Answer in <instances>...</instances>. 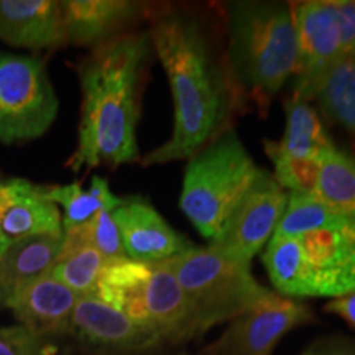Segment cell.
Returning a JSON list of instances; mask_svg holds the SVG:
<instances>
[{
  "instance_id": "cell-1",
  "label": "cell",
  "mask_w": 355,
  "mask_h": 355,
  "mask_svg": "<svg viewBox=\"0 0 355 355\" xmlns=\"http://www.w3.org/2000/svg\"><path fill=\"white\" fill-rule=\"evenodd\" d=\"M148 35L170 83L175 123L170 140L146 155L144 166L193 158L227 130L234 107V83L199 20L184 12L162 13Z\"/></svg>"
},
{
  "instance_id": "cell-2",
  "label": "cell",
  "mask_w": 355,
  "mask_h": 355,
  "mask_svg": "<svg viewBox=\"0 0 355 355\" xmlns=\"http://www.w3.org/2000/svg\"><path fill=\"white\" fill-rule=\"evenodd\" d=\"M148 32L122 33L94 46L79 64L83 107L71 170L121 166L139 159L137 123L146 68Z\"/></svg>"
},
{
  "instance_id": "cell-3",
  "label": "cell",
  "mask_w": 355,
  "mask_h": 355,
  "mask_svg": "<svg viewBox=\"0 0 355 355\" xmlns=\"http://www.w3.org/2000/svg\"><path fill=\"white\" fill-rule=\"evenodd\" d=\"M225 10L230 79L265 109L298 66L293 6L229 2Z\"/></svg>"
},
{
  "instance_id": "cell-4",
  "label": "cell",
  "mask_w": 355,
  "mask_h": 355,
  "mask_svg": "<svg viewBox=\"0 0 355 355\" xmlns=\"http://www.w3.org/2000/svg\"><path fill=\"white\" fill-rule=\"evenodd\" d=\"M260 173L237 133L222 132L189 158L181 209L202 237L214 242Z\"/></svg>"
},
{
  "instance_id": "cell-5",
  "label": "cell",
  "mask_w": 355,
  "mask_h": 355,
  "mask_svg": "<svg viewBox=\"0 0 355 355\" xmlns=\"http://www.w3.org/2000/svg\"><path fill=\"white\" fill-rule=\"evenodd\" d=\"M165 263L193 301L204 332L232 321L272 295L257 282L250 265L230 259L212 245L194 247Z\"/></svg>"
},
{
  "instance_id": "cell-6",
  "label": "cell",
  "mask_w": 355,
  "mask_h": 355,
  "mask_svg": "<svg viewBox=\"0 0 355 355\" xmlns=\"http://www.w3.org/2000/svg\"><path fill=\"white\" fill-rule=\"evenodd\" d=\"M58 114V99L40 58L0 51V141L42 137Z\"/></svg>"
},
{
  "instance_id": "cell-7",
  "label": "cell",
  "mask_w": 355,
  "mask_h": 355,
  "mask_svg": "<svg viewBox=\"0 0 355 355\" xmlns=\"http://www.w3.org/2000/svg\"><path fill=\"white\" fill-rule=\"evenodd\" d=\"M286 201L285 189L272 175L261 170L211 245L230 259L250 265L261 247L273 237Z\"/></svg>"
},
{
  "instance_id": "cell-8",
  "label": "cell",
  "mask_w": 355,
  "mask_h": 355,
  "mask_svg": "<svg viewBox=\"0 0 355 355\" xmlns=\"http://www.w3.org/2000/svg\"><path fill=\"white\" fill-rule=\"evenodd\" d=\"M298 66L295 73L293 97L313 101L319 83L337 60L343 58L340 35L332 0H308L293 6Z\"/></svg>"
},
{
  "instance_id": "cell-9",
  "label": "cell",
  "mask_w": 355,
  "mask_h": 355,
  "mask_svg": "<svg viewBox=\"0 0 355 355\" xmlns=\"http://www.w3.org/2000/svg\"><path fill=\"white\" fill-rule=\"evenodd\" d=\"M311 319L304 304L272 293L232 319L207 355H272L283 336Z\"/></svg>"
},
{
  "instance_id": "cell-10",
  "label": "cell",
  "mask_w": 355,
  "mask_h": 355,
  "mask_svg": "<svg viewBox=\"0 0 355 355\" xmlns=\"http://www.w3.org/2000/svg\"><path fill=\"white\" fill-rule=\"evenodd\" d=\"M308 298H340L355 291V220L298 237Z\"/></svg>"
},
{
  "instance_id": "cell-11",
  "label": "cell",
  "mask_w": 355,
  "mask_h": 355,
  "mask_svg": "<svg viewBox=\"0 0 355 355\" xmlns=\"http://www.w3.org/2000/svg\"><path fill=\"white\" fill-rule=\"evenodd\" d=\"M69 332L101 354L144 352L163 345L157 332L104 303L96 295L79 296L69 322Z\"/></svg>"
},
{
  "instance_id": "cell-12",
  "label": "cell",
  "mask_w": 355,
  "mask_h": 355,
  "mask_svg": "<svg viewBox=\"0 0 355 355\" xmlns=\"http://www.w3.org/2000/svg\"><path fill=\"white\" fill-rule=\"evenodd\" d=\"M112 217L121 232L127 259L133 261L162 263L196 247L170 227L152 204L141 199L123 201L112 211Z\"/></svg>"
},
{
  "instance_id": "cell-13",
  "label": "cell",
  "mask_w": 355,
  "mask_h": 355,
  "mask_svg": "<svg viewBox=\"0 0 355 355\" xmlns=\"http://www.w3.org/2000/svg\"><path fill=\"white\" fill-rule=\"evenodd\" d=\"M44 234H63L56 204L20 178L0 180V255L13 243Z\"/></svg>"
},
{
  "instance_id": "cell-14",
  "label": "cell",
  "mask_w": 355,
  "mask_h": 355,
  "mask_svg": "<svg viewBox=\"0 0 355 355\" xmlns=\"http://www.w3.org/2000/svg\"><path fill=\"white\" fill-rule=\"evenodd\" d=\"M145 309L150 327L163 344L188 343L204 334L193 301L165 261L152 263L145 290Z\"/></svg>"
},
{
  "instance_id": "cell-15",
  "label": "cell",
  "mask_w": 355,
  "mask_h": 355,
  "mask_svg": "<svg viewBox=\"0 0 355 355\" xmlns=\"http://www.w3.org/2000/svg\"><path fill=\"white\" fill-rule=\"evenodd\" d=\"M0 40L30 50L68 44L61 3L55 0H0Z\"/></svg>"
},
{
  "instance_id": "cell-16",
  "label": "cell",
  "mask_w": 355,
  "mask_h": 355,
  "mask_svg": "<svg viewBox=\"0 0 355 355\" xmlns=\"http://www.w3.org/2000/svg\"><path fill=\"white\" fill-rule=\"evenodd\" d=\"M78 300L79 295L51 273H46L24 288L7 308L13 311L25 329L48 339L69 332L71 316Z\"/></svg>"
},
{
  "instance_id": "cell-17",
  "label": "cell",
  "mask_w": 355,
  "mask_h": 355,
  "mask_svg": "<svg viewBox=\"0 0 355 355\" xmlns=\"http://www.w3.org/2000/svg\"><path fill=\"white\" fill-rule=\"evenodd\" d=\"M60 3L66 40L81 46H97L127 33V26L144 10V3L128 0H68Z\"/></svg>"
},
{
  "instance_id": "cell-18",
  "label": "cell",
  "mask_w": 355,
  "mask_h": 355,
  "mask_svg": "<svg viewBox=\"0 0 355 355\" xmlns=\"http://www.w3.org/2000/svg\"><path fill=\"white\" fill-rule=\"evenodd\" d=\"M63 234H44L13 243L0 255V308L35 282L50 273Z\"/></svg>"
},
{
  "instance_id": "cell-19",
  "label": "cell",
  "mask_w": 355,
  "mask_h": 355,
  "mask_svg": "<svg viewBox=\"0 0 355 355\" xmlns=\"http://www.w3.org/2000/svg\"><path fill=\"white\" fill-rule=\"evenodd\" d=\"M150 273L152 263L130 259L107 260L97 279L96 296L140 326L150 327L145 309V290Z\"/></svg>"
},
{
  "instance_id": "cell-20",
  "label": "cell",
  "mask_w": 355,
  "mask_h": 355,
  "mask_svg": "<svg viewBox=\"0 0 355 355\" xmlns=\"http://www.w3.org/2000/svg\"><path fill=\"white\" fill-rule=\"evenodd\" d=\"M286 128L279 141H265L266 152L321 163L336 145L309 102L290 97L285 104Z\"/></svg>"
},
{
  "instance_id": "cell-21",
  "label": "cell",
  "mask_w": 355,
  "mask_h": 355,
  "mask_svg": "<svg viewBox=\"0 0 355 355\" xmlns=\"http://www.w3.org/2000/svg\"><path fill=\"white\" fill-rule=\"evenodd\" d=\"M105 261L89 241L86 225L81 224L63 229V241L50 273L79 296L96 295Z\"/></svg>"
},
{
  "instance_id": "cell-22",
  "label": "cell",
  "mask_w": 355,
  "mask_h": 355,
  "mask_svg": "<svg viewBox=\"0 0 355 355\" xmlns=\"http://www.w3.org/2000/svg\"><path fill=\"white\" fill-rule=\"evenodd\" d=\"M43 198L63 206V229L86 224L101 211H115L123 199L114 196L109 183L101 176L92 178L91 188L83 189L79 183L66 186H40Z\"/></svg>"
},
{
  "instance_id": "cell-23",
  "label": "cell",
  "mask_w": 355,
  "mask_h": 355,
  "mask_svg": "<svg viewBox=\"0 0 355 355\" xmlns=\"http://www.w3.org/2000/svg\"><path fill=\"white\" fill-rule=\"evenodd\" d=\"M314 99L329 121L355 137V58L343 56L331 66Z\"/></svg>"
},
{
  "instance_id": "cell-24",
  "label": "cell",
  "mask_w": 355,
  "mask_h": 355,
  "mask_svg": "<svg viewBox=\"0 0 355 355\" xmlns=\"http://www.w3.org/2000/svg\"><path fill=\"white\" fill-rule=\"evenodd\" d=\"M273 286L285 298H308L303 252L298 237L273 234L263 254Z\"/></svg>"
},
{
  "instance_id": "cell-25",
  "label": "cell",
  "mask_w": 355,
  "mask_h": 355,
  "mask_svg": "<svg viewBox=\"0 0 355 355\" xmlns=\"http://www.w3.org/2000/svg\"><path fill=\"white\" fill-rule=\"evenodd\" d=\"M316 196L332 209L355 220V158L334 148L321 162Z\"/></svg>"
},
{
  "instance_id": "cell-26",
  "label": "cell",
  "mask_w": 355,
  "mask_h": 355,
  "mask_svg": "<svg viewBox=\"0 0 355 355\" xmlns=\"http://www.w3.org/2000/svg\"><path fill=\"white\" fill-rule=\"evenodd\" d=\"M349 222L352 219L334 211L314 194L291 193L275 234L301 237L314 230L340 227Z\"/></svg>"
},
{
  "instance_id": "cell-27",
  "label": "cell",
  "mask_w": 355,
  "mask_h": 355,
  "mask_svg": "<svg viewBox=\"0 0 355 355\" xmlns=\"http://www.w3.org/2000/svg\"><path fill=\"white\" fill-rule=\"evenodd\" d=\"M275 166V180L283 189L298 194H314L318 189V176L321 163L314 159L291 158L283 155L266 152Z\"/></svg>"
},
{
  "instance_id": "cell-28",
  "label": "cell",
  "mask_w": 355,
  "mask_h": 355,
  "mask_svg": "<svg viewBox=\"0 0 355 355\" xmlns=\"http://www.w3.org/2000/svg\"><path fill=\"white\" fill-rule=\"evenodd\" d=\"M84 225H86L87 237L92 247L99 250L105 260L127 259L125 250H123L122 245L121 232H119L117 224H115L112 217V211L97 212Z\"/></svg>"
},
{
  "instance_id": "cell-29",
  "label": "cell",
  "mask_w": 355,
  "mask_h": 355,
  "mask_svg": "<svg viewBox=\"0 0 355 355\" xmlns=\"http://www.w3.org/2000/svg\"><path fill=\"white\" fill-rule=\"evenodd\" d=\"M0 355H44V339L24 326H0Z\"/></svg>"
},
{
  "instance_id": "cell-30",
  "label": "cell",
  "mask_w": 355,
  "mask_h": 355,
  "mask_svg": "<svg viewBox=\"0 0 355 355\" xmlns=\"http://www.w3.org/2000/svg\"><path fill=\"white\" fill-rule=\"evenodd\" d=\"M344 56L355 55V0H332Z\"/></svg>"
},
{
  "instance_id": "cell-31",
  "label": "cell",
  "mask_w": 355,
  "mask_h": 355,
  "mask_svg": "<svg viewBox=\"0 0 355 355\" xmlns=\"http://www.w3.org/2000/svg\"><path fill=\"white\" fill-rule=\"evenodd\" d=\"M303 355H355V339L344 336H327L314 340Z\"/></svg>"
},
{
  "instance_id": "cell-32",
  "label": "cell",
  "mask_w": 355,
  "mask_h": 355,
  "mask_svg": "<svg viewBox=\"0 0 355 355\" xmlns=\"http://www.w3.org/2000/svg\"><path fill=\"white\" fill-rule=\"evenodd\" d=\"M327 313H334L337 316L345 319L350 326L355 327V291L350 295L334 298L331 303L326 304Z\"/></svg>"
},
{
  "instance_id": "cell-33",
  "label": "cell",
  "mask_w": 355,
  "mask_h": 355,
  "mask_svg": "<svg viewBox=\"0 0 355 355\" xmlns=\"http://www.w3.org/2000/svg\"><path fill=\"white\" fill-rule=\"evenodd\" d=\"M99 355H170L163 352L162 349H152V350H144V352H122V354H99Z\"/></svg>"
},
{
  "instance_id": "cell-34",
  "label": "cell",
  "mask_w": 355,
  "mask_h": 355,
  "mask_svg": "<svg viewBox=\"0 0 355 355\" xmlns=\"http://www.w3.org/2000/svg\"><path fill=\"white\" fill-rule=\"evenodd\" d=\"M352 58H355V55H354V56H352Z\"/></svg>"
}]
</instances>
